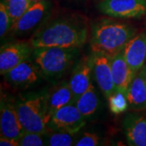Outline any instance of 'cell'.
<instances>
[{"label":"cell","instance_id":"6da1fadb","mask_svg":"<svg viewBox=\"0 0 146 146\" xmlns=\"http://www.w3.org/2000/svg\"><path fill=\"white\" fill-rule=\"evenodd\" d=\"M88 27L74 18H61L40 27L30 37L34 48L44 46L81 48L87 42Z\"/></svg>","mask_w":146,"mask_h":146},{"label":"cell","instance_id":"4316f807","mask_svg":"<svg viewBox=\"0 0 146 146\" xmlns=\"http://www.w3.org/2000/svg\"><path fill=\"white\" fill-rule=\"evenodd\" d=\"M29 1H30L32 3H35V2H38V1H42V0H29Z\"/></svg>","mask_w":146,"mask_h":146},{"label":"cell","instance_id":"d4e9b609","mask_svg":"<svg viewBox=\"0 0 146 146\" xmlns=\"http://www.w3.org/2000/svg\"><path fill=\"white\" fill-rule=\"evenodd\" d=\"M0 145L1 146H20L19 140L1 136L0 137Z\"/></svg>","mask_w":146,"mask_h":146},{"label":"cell","instance_id":"e0dca14e","mask_svg":"<svg viewBox=\"0 0 146 146\" xmlns=\"http://www.w3.org/2000/svg\"><path fill=\"white\" fill-rule=\"evenodd\" d=\"M75 98L68 82H63L59 85L48 89L47 92V109L50 115L56 110L67 105L75 103Z\"/></svg>","mask_w":146,"mask_h":146},{"label":"cell","instance_id":"277c9868","mask_svg":"<svg viewBox=\"0 0 146 146\" xmlns=\"http://www.w3.org/2000/svg\"><path fill=\"white\" fill-rule=\"evenodd\" d=\"M79 55L80 48L44 46L34 48L31 58L44 77L57 79L76 62Z\"/></svg>","mask_w":146,"mask_h":146},{"label":"cell","instance_id":"ba28073f","mask_svg":"<svg viewBox=\"0 0 146 146\" xmlns=\"http://www.w3.org/2000/svg\"><path fill=\"white\" fill-rule=\"evenodd\" d=\"M5 80L16 89H27L41 81L44 76L32 58L11 68L3 76Z\"/></svg>","mask_w":146,"mask_h":146},{"label":"cell","instance_id":"7402d4cb","mask_svg":"<svg viewBox=\"0 0 146 146\" xmlns=\"http://www.w3.org/2000/svg\"><path fill=\"white\" fill-rule=\"evenodd\" d=\"M44 136L40 133L33 131H25L24 134L19 139L20 146H42L45 145L46 140Z\"/></svg>","mask_w":146,"mask_h":146},{"label":"cell","instance_id":"ac0fdd59","mask_svg":"<svg viewBox=\"0 0 146 146\" xmlns=\"http://www.w3.org/2000/svg\"><path fill=\"white\" fill-rule=\"evenodd\" d=\"M75 104L85 119L93 116L96 113L99 106V99L93 83L84 94L79 97Z\"/></svg>","mask_w":146,"mask_h":146},{"label":"cell","instance_id":"9c48e42d","mask_svg":"<svg viewBox=\"0 0 146 146\" xmlns=\"http://www.w3.org/2000/svg\"><path fill=\"white\" fill-rule=\"evenodd\" d=\"M34 50L29 41L8 42L0 50V74L4 76L11 68L32 57Z\"/></svg>","mask_w":146,"mask_h":146},{"label":"cell","instance_id":"30bf717a","mask_svg":"<svg viewBox=\"0 0 146 146\" xmlns=\"http://www.w3.org/2000/svg\"><path fill=\"white\" fill-rule=\"evenodd\" d=\"M50 2L42 0L33 3L26 11L12 25L10 32L14 35H22L35 29L49 15Z\"/></svg>","mask_w":146,"mask_h":146},{"label":"cell","instance_id":"484cf974","mask_svg":"<svg viewBox=\"0 0 146 146\" xmlns=\"http://www.w3.org/2000/svg\"><path fill=\"white\" fill-rule=\"evenodd\" d=\"M142 70V72H143V74H144V76H145V81H146V67L145 66L144 68L141 69Z\"/></svg>","mask_w":146,"mask_h":146},{"label":"cell","instance_id":"4fadbf2b","mask_svg":"<svg viewBox=\"0 0 146 146\" xmlns=\"http://www.w3.org/2000/svg\"><path fill=\"white\" fill-rule=\"evenodd\" d=\"M122 54L135 72L141 71L146 62V33H136L126 44Z\"/></svg>","mask_w":146,"mask_h":146},{"label":"cell","instance_id":"8992f818","mask_svg":"<svg viewBox=\"0 0 146 146\" xmlns=\"http://www.w3.org/2000/svg\"><path fill=\"white\" fill-rule=\"evenodd\" d=\"M86 119L75 103L67 105L56 110L48 123V131H57L76 135L83 128Z\"/></svg>","mask_w":146,"mask_h":146},{"label":"cell","instance_id":"5b68a950","mask_svg":"<svg viewBox=\"0 0 146 146\" xmlns=\"http://www.w3.org/2000/svg\"><path fill=\"white\" fill-rule=\"evenodd\" d=\"M98 9L118 19H141L146 16V0H101Z\"/></svg>","mask_w":146,"mask_h":146},{"label":"cell","instance_id":"52a82bcc","mask_svg":"<svg viewBox=\"0 0 146 146\" xmlns=\"http://www.w3.org/2000/svg\"><path fill=\"white\" fill-rule=\"evenodd\" d=\"M1 136L19 140L25 131L21 125L16 107V99L1 94L0 102Z\"/></svg>","mask_w":146,"mask_h":146},{"label":"cell","instance_id":"9a60e30c","mask_svg":"<svg viewBox=\"0 0 146 146\" xmlns=\"http://www.w3.org/2000/svg\"><path fill=\"white\" fill-rule=\"evenodd\" d=\"M115 90L122 92L127 96V89L135 76V72L126 62L122 52L110 58Z\"/></svg>","mask_w":146,"mask_h":146},{"label":"cell","instance_id":"44dd1931","mask_svg":"<svg viewBox=\"0 0 146 146\" xmlns=\"http://www.w3.org/2000/svg\"><path fill=\"white\" fill-rule=\"evenodd\" d=\"M4 3L12 24H14L32 4L29 0H5Z\"/></svg>","mask_w":146,"mask_h":146},{"label":"cell","instance_id":"2e32d148","mask_svg":"<svg viewBox=\"0 0 146 146\" xmlns=\"http://www.w3.org/2000/svg\"><path fill=\"white\" fill-rule=\"evenodd\" d=\"M130 110H146V81L142 70L135 73L127 93Z\"/></svg>","mask_w":146,"mask_h":146},{"label":"cell","instance_id":"603a6c76","mask_svg":"<svg viewBox=\"0 0 146 146\" xmlns=\"http://www.w3.org/2000/svg\"><path fill=\"white\" fill-rule=\"evenodd\" d=\"M12 21L11 19V16L8 13V11L7 9L4 1H2L0 3V36L1 38L4 37L7 33V32L10 31L11 28L12 26Z\"/></svg>","mask_w":146,"mask_h":146},{"label":"cell","instance_id":"8fae6325","mask_svg":"<svg viewBox=\"0 0 146 146\" xmlns=\"http://www.w3.org/2000/svg\"><path fill=\"white\" fill-rule=\"evenodd\" d=\"M93 76L105 98L107 99L115 91L110 58L104 54L92 53Z\"/></svg>","mask_w":146,"mask_h":146},{"label":"cell","instance_id":"7c38bea8","mask_svg":"<svg viewBox=\"0 0 146 146\" xmlns=\"http://www.w3.org/2000/svg\"><path fill=\"white\" fill-rule=\"evenodd\" d=\"M93 59L92 55L80 58L73 69L68 83L72 89L75 101L84 94L92 84Z\"/></svg>","mask_w":146,"mask_h":146},{"label":"cell","instance_id":"cb8c5ba5","mask_svg":"<svg viewBox=\"0 0 146 146\" xmlns=\"http://www.w3.org/2000/svg\"><path fill=\"white\" fill-rule=\"evenodd\" d=\"M76 146H96L100 145V138L96 133L85 132L74 144Z\"/></svg>","mask_w":146,"mask_h":146},{"label":"cell","instance_id":"d6986e66","mask_svg":"<svg viewBox=\"0 0 146 146\" xmlns=\"http://www.w3.org/2000/svg\"><path fill=\"white\" fill-rule=\"evenodd\" d=\"M108 106L111 113L119 115L129 110V104L127 96L122 92L115 90L108 97Z\"/></svg>","mask_w":146,"mask_h":146},{"label":"cell","instance_id":"7a4b0ae2","mask_svg":"<svg viewBox=\"0 0 146 146\" xmlns=\"http://www.w3.org/2000/svg\"><path fill=\"white\" fill-rule=\"evenodd\" d=\"M136 34V29L127 23L109 18L97 20L91 25L92 53H101L112 58L122 52L126 44Z\"/></svg>","mask_w":146,"mask_h":146},{"label":"cell","instance_id":"5bb4252c","mask_svg":"<svg viewBox=\"0 0 146 146\" xmlns=\"http://www.w3.org/2000/svg\"><path fill=\"white\" fill-rule=\"evenodd\" d=\"M123 130L127 141L131 146H146V118L136 113H129L123 120Z\"/></svg>","mask_w":146,"mask_h":146},{"label":"cell","instance_id":"ffe728a7","mask_svg":"<svg viewBox=\"0 0 146 146\" xmlns=\"http://www.w3.org/2000/svg\"><path fill=\"white\" fill-rule=\"evenodd\" d=\"M46 145L50 146H71L74 143L75 135L57 131H48L46 134Z\"/></svg>","mask_w":146,"mask_h":146},{"label":"cell","instance_id":"3957f363","mask_svg":"<svg viewBox=\"0 0 146 146\" xmlns=\"http://www.w3.org/2000/svg\"><path fill=\"white\" fill-rule=\"evenodd\" d=\"M48 89L20 94L16 98V107L21 125L26 131L46 135L51 118L47 109Z\"/></svg>","mask_w":146,"mask_h":146}]
</instances>
